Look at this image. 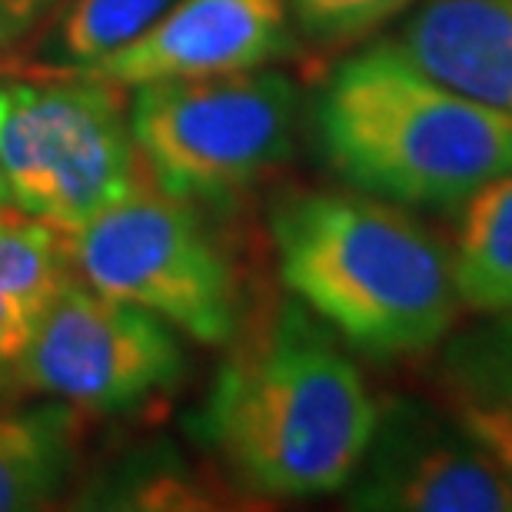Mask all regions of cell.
<instances>
[{"label": "cell", "mask_w": 512, "mask_h": 512, "mask_svg": "<svg viewBox=\"0 0 512 512\" xmlns=\"http://www.w3.org/2000/svg\"><path fill=\"white\" fill-rule=\"evenodd\" d=\"M270 237L290 296L370 360L433 350L463 310L453 250L399 203L350 187L286 193Z\"/></svg>", "instance_id": "2"}, {"label": "cell", "mask_w": 512, "mask_h": 512, "mask_svg": "<svg viewBox=\"0 0 512 512\" xmlns=\"http://www.w3.org/2000/svg\"><path fill=\"white\" fill-rule=\"evenodd\" d=\"M376 409L346 343L286 296L240 323L190 429L243 489L310 499L343 493Z\"/></svg>", "instance_id": "1"}, {"label": "cell", "mask_w": 512, "mask_h": 512, "mask_svg": "<svg viewBox=\"0 0 512 512\" xmlns=\"http://www.w3.org/2000/svg\"><path fill=\"white\" fill-rule=\"evenodd\" d=\"M296 114L293 80L260 67L133 87L130 133L157 190L233 203L290 160Z\"/></svg>", "instance_id": "4"}, {"label": "cell", "mask_w": 512, "mask_h": 512, "mask_svg": "<svg viewBox=\"0 0 512 512\" xmlns=\"http://www.w3.org/2000/svg\"><path fill=\"white\" fill-rule=\"evenodd\" d=\"M77 459L74 406L0 413V512L44 509L64 493Z\"/></svg>", "instance_id": "12"}, {"label": "cell", "mask_w": 512, "mask_h": 512, "mask_svg": "<svg viewBox=\"0 0 512 512\" xmlns=\"http://www.w3.org/2000/svg\"><path fill=\"white\" fill-rule=\"evenodd\" d=\"M183 373L187 353L167 320L74 273L40 316L17 389L90 413H130L170 393Z\"/></svg>", "instance_id": "7"}, {"label": "cell", "mask_w": 512, "mask_h": 512, "mask_svg": "<svg viewBox=\"0 0 512 512\" xmlns=\"http://www.w3.org/2000/svg\"><path fill=\"white\" fill-rule=\"evenodd\" d=\"M393 47L426 77L512 117V0H423Z\"/></svg>", "instance_id": "10"}, {"label": "cell", "mask_w": 512, "mask_h": 512, "mask_svg": "<svg viewBox=\"0 0 512 512\" xmlns=\"http://www.w3.org/2000/svg\"><path fill=\"white\" fill-rule=\"evenodd\" d=\"M439 346V406L512 483V313L483 316Z\"/></svg>", "instance_id": "11"}, {"label": "cell", "mask_w": 512, "mask_h": 512, "mask_svg": "<svg viewBox=\"0 0 512 512\" xmlns=\"http://www.w3.org/2000/svg\"><path fill=\"white\" fill-rule=\"evenodd\" d=\"M10 40V30H7V20H4V10H0V50H4V44Z\"/></svg>", "instance_id": "19"}, {"label": "cell", "mask_w": 512, "mask_h": 512, "mask_svg": "<svg viewBox=\"0 0 512 512\" xmlns=\"http://www.w3.org/2000/svg\"><path fill=\"white\" fill-rule=\"evenodd\" d=\"M310 127L343 187L406 210H459L512 170V117L426 77L393 40L333 67Z\"/></svg>", "instance_id": "3"}, {"label": "cell", "mask_w": 512, "mask_h": 512, "mask_svg": "<svg viewBox=\"0 0 512 512\" xmlns=\"http://www.w3.org/2000/svg\"><path fill=\"white\" fill-rule=\"evenodd\" d=\"M449 250L463 306L483 316L512 313V170L459 207Z\"/></svg>", "instance_id": "13"}, {"label": "cell", "mask_w": 512, "mask_h": 512, "mask_svg": "<svg viewBox=\"0 0 512 512\" xmlns=\"http://www.w3.org/2000/svg\"><path fill=\"white\" fill-rule=\"evenodd\" d=\"M40 316L0 286V389L17 386V370L34 340Z\"/></svg>", "instance_id": "16"}, {"label": "cell", "mask_w": 512, "mask_h": 512, "mask_svg": "<svg viewBox=\"0 0 512 512\" xmlns=\"http://www.w3.org/2000/svg\"><path fill=\"white\" fill-rule=\"evenodd\" d=\"M177 0H67L40 44L47 74H80L140 40Z\"/></svg>", "instance_id": "14"}, {"label": "cell", "mask_w": 512, "mask_h": 512, "mask_svg": "<svg viewBox=\"0 0 512 512\" xmlns=\"http://www.w3.org/2000/svg\"><path fill=\"white\" fill-rule=\"evenodd\" d=\"M370 512H512V483L439 403L396 396L376 409L366 453L343 486Z\"/></svg>", "instance_id": "8"}, {"label": "cell", "mask_w": 512, "mask_h": 512, "mask_svg": "<svg viewBox=\"0 0 512 512\" xmlns=\"http://www.w3.org/2000/svg\"><path fill=\"white\" fill-rule=\"evenodd\" d=\"M416 0H290L300 34L313 44L340 47L370 37Z\"/></svg>", "instance_id": "15"}, {"label": "cell", "mask_w": 512, "mask_h": 512, "mask_svg": "<svg viewBox=\"0 0 512 512\" xmlns=\"http://www.w3.org/2000/svg\"><path fill=\"white\" fill-rule=\"evenodd\" d=\"M120 87L84 74L0 80L10 207L70 233L140 187Z\"/></svg>", "instance_id": "5"}, {"label": "cell", "mask_w": 512, "mask_h": 512, "mask_svg": "<svg viewBox=\"0 0 512 512\" xmlns=\"http://www.w3.org/2000/svg\"><path fill=\"white\" fill-rule=\"evenodd\" d=\"M64 237L87 286L157 313L197 343L227 346L237 336V270L193 203L137 187Z\"/></svg>", "instance_id": "6"}, {"label": "cell", "mask_w": 512, "mask_h": 512, "mask_svg": "<svg viewBox=\"0 0 512 512\" xmlns=\"http://www.w3.org/2000/svg\"><path fill=\"white\" fill-rule=\"evenodd\" d=\"M293 50L290 0H177L140 40L84 77L114 87L260 70Z\"/></svg>", "instance_id": "9"}, {"label": "cell", "mask_w": 512, "mask_h": 512, "mask_svg": "<svg viewBox=\"0 0 512 512\" xmlns=\"http://www.w3.org/2000/svg\"><path fill=\"white\" fill-rule=\"evenodd\" d=\"M10 207V190H7V180H4V170H0V210Z\"/></svg>", "instance_id": "18"}, {"label": "cell", "mask_w": 512, "mask_h": 512, "mask_svg": "<svg viewBox=\"0 0 512 512\" xmlns=\"http://www.w3.org/2000/svg\"><path fill=\"white\" fill-rule=\"evenodd\" d=\"M54 4H57V0H0V10H4L10 40H14L17 34H24V27H30L34 20L44 17Z\"/></svg>", "instance_id": "17"}]
</instances>
